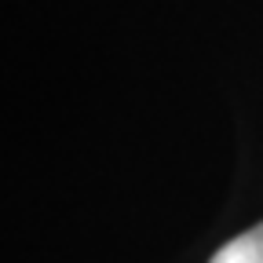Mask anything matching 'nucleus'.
<instances>
[{"label": "nucleus", "instance_id": "1", "mask_svg": "<svg viewBox=\"0 0 263 263\" xmlns=\"http://www.w3.org/2000/svg\"><path fill=\"white\" fill-rule=\"evenodd\" d=\"M209 263H263V223L249 227L238 238H230Z\"/></svg>", "mask_w": 263, "mask_h": 263}]
</instances>
